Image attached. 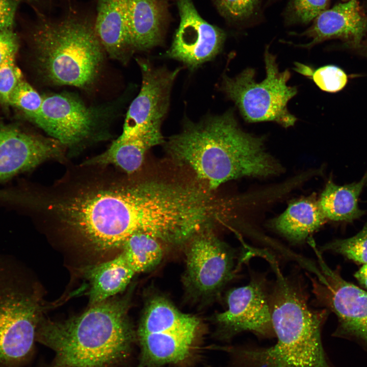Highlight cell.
I'll list each match as a JSON object with an SVG mask.
<instances>
[{
    "mask_svg": "<svg viewBox=\"0 0 367 367\" xmlns=\"http://www.w3.org/2000/svg\"><path fill=\"white\" fill-rule=\"evenodd\" d=\"M58 367H66V366H59Z\"/></svg>",
    "mask_w": 367,
    "mask_h": 367,
    "instance_id": "cell-33",
    "label": "cell"
},
{
    "mask_svg": "<svg viewBox=\"0 0 367 367\" xmlns=\"http://www.w3.org/2000/svg\"><path fill=\"white\" fill-rule=\"evenodd\" d=\"M177 6L180 23L166 55L195 68L220 51L225 34L201 17L192 0H178Z\"/></svg>",
    "mask_w": 367,
    "mask_h": 367,
    "instance_id": "cell-12",
    "label": "cell"
},
{
    "mask_svg": "<svg viewBox=\"0 0 367 367\" xmlns=\"http://www.w3.org/2000/svg\"><path fill=\"white\" fill-rule=\"evenodd\" d=\"M367 30V18L356 0H349L326 9L300 34L311 39L301 47L309 48L324 41L338 38L358 46Z\"/></svg>",
    "mask_w": 367,
    "mask_h": 367,
    "instance_id": "cell-16",
    "label": "cell"
},
{
    "mask_svg": "<svg viewBox=\"0 0 367 367\" xmlns=\"http://www.w3.org/2000/svg\"><path fill=\"white\" fill-rule=\"evenodd\" d=\"M125 300H107L62 322L42 316L36 341L51 349L59 366L106 367L128 353L133 330Z\"/></svg>",
    "mask_w": 367,
    "mask_h": 367,
    "instance_id": "cell-4",
    "label": "cell"
},
{
    "mask_svg": "<svg viewBox=\"0 0 367 367\" xmlns=\"http://www.w3.org/2000/svg\"><path fill=\"white\" fill-rule=\"evenodd\" d=\"M161 242L149 234L137 232L124 242L121 254L135 273L148 271L162 259L163 249Z\"/></svg>",
    "mask_w": 367,
    "mask_h": 367,
    "instance_id": "cell-22",
    "label": "cell"
},
{
    "mask_svg": "<svg viewBox=\"0 0 367 367\" xmlns=\"http://www.w3.org/2000/svg\"><path fill=\"white\" fill-rule=\"evenodd\" d=\"M354 276L362 289L367 291V263L361 265Z\"/></svg>",
    "mask_w": 367,
    "mask_h": 367,
    "instance_id": "cell-31",
    "label": "cell"
},
{
    "mask_svg": "<svg viewBox=\"0 0 367 367\" xmlns=\"http://www.w3.org/2000/svg\"><path fill=\"white\" fill-rule=\"evenodd\" d=\"M320 250L339 254L358 265L367 263V221L355 235L330 242Z\"/></svg>",
    "mask_w": 367,
    "mask_h": 367,
    "instance_id": "cell-23",
    "label": "cell"
},
{
    "mask_svg": "<svg viewBox=\"0 0 367 367\" xmlns=\"http://www.w3.org/2000/svg\"><path fill=\"white\" fill-rule=\"evenodd\" d=\"M20 0H0V30L12 29Z\"/></svg>",
    "mask_w": 367,
    "mask_h": 367,
    "instance_id": "cell-30",
    "label": "cell"
},
{
    "mask_svg": "<svg viewBox=\"0 0 367 367\" xmlns=\"http://www.w3.org/2000/svg\"><path fill=\"white\" fill-rule=\"evenodd\" d=\"M32 38L41 71L50 82L83 87L95 78L103 48L94 21L73 12L53 18L40 13Z\"/></svg>",
    "mask_w": 367,
    "mask_h": 367,
    "instance_id": "cell-5",
    "label": "cell"
},
{
    "mask_svg": "<svg viewBox=\"0 0 367 367\" xmlns=\"http://www.w3.org/2000/svg\"><path fill=\"white\" fill-rule=\"evenodd\" d=\"M37 284L16 257L0 254V367H24L43 307Z\"/></svg>",
    "mask_w": 367,
    "mask_h": 367,
    "instance_id": "cell-6",
    "label": "cell"
},
{
    "mask_svg": "<svg viewBox=\"0 0 367 367\" xmlns=\"http://www.w3.org/2000/svg\"><path fill=\"white\" fill-rule=\"evenodd\" d=\"M314 249L320 269L317 278L311 279L312 292L318 304L337 317L333 335L355 340L367 351V291L345 280Z\"/></svg>",
    "mask_w": 367,
    "mask_h": 367,
    "instance_id": "cell-9",
    "label": "cell"
},
{
    "mask_svg": "<svg viewBox=\"0 0 367 367\" xmlns=\"http://www.w3.org/2000/svg\"><path fill=\"white\" fill-rule=\"evenodd\" d=\"M94 29L103 48L117 57L129 46L126 0H96Z\"/></svg>",
    "mask_w": 367,
    "mask_h": 367,
    "instance_id": "cell-18",
    "label": "cell"
},
{
    "mask_svg": "<svg viewBox=\"0 0 367 367\" xmlns=\"http://www.w3.org/2000/svg\"><path fill=\"white\" fill-rule=\"evenodd\" d=\"M265 63L266 76L260 82L255 80L254 70L248 68L234 77H224L222 89L247 122L273 121L285 127L293 126L297 118L289 111L287 104L297 89L287 85L290 72L279 71L276 58L268 47Z\"/></svg>",
    "mask_w": 367,
    "mask_h": 367,
    "instance_id": "cell-7",
    "label": "cell"
},
{
    "mask_svg": "<svg viewBox=\"0 0 367 367\" xmlns=\"http://www.w3.org/2000/svg\"><path fill=\"white\" fill-rule=\"evenodd\" d=\"M349 1V0H348Z\"/></svg>",
    "mask_w": 367,
    "mask_h": 367,
    "instance_id": "cell-34",
    "label": "cell"
},
{
    "mask_svg": "<svg viewBox=\"0 0 367 367\" xmlns=\"http://www.w3.org/2000/svg\"><path fill=\"white\" fill-rule=\"evenodd\" d=\"M31 121L62 145L73 146L90 136L95 117L77 98L57 94L43 97L41 107Z\"/></svg>",
    "mask_w": 367,
    "mask_h": 367,
    "instance_id": "cell-14",
    "label": "cell"
},
{
    "mask_svg": "<svg viewBox=\"0 0 367 367\" xmlns=\"http://www.w3.org/2000/svg\"><path fill=\"white\" fill-rule=\"evenodd\" d=\"M186 252L188 283L200 294L220 289L233 277L234 256L211 227L202 229L190 239Z\"/></svg>",
    "mask_w": 367,
    "mask_h": 367,
    "instance_id": "cell-11",
    "label": "cell"
},
{
    "mask_svg": "<svg viewBox=\"0 0 367 367\" xmlns=\"http://www.w3.org/2000/svg\"><path fill=\"white\" fill-rule=\"evenodd\" d=\"M135 274L121 253L88 269L86 276L90 283L89 295L91 306L123 291Z\"/></svg>",
    "mask_w": 367,
    "mask_h": 367,
    "instance_id": "cell-21",
    "label": "cell"
},
{
    "mask_svg": "<svg viewBox=\"0 0 367 367\" xmlns=\"http://www.w3.org/2000/svg\"><path fill=\"white\" fill-rule=\"evenodd\" d=\"M269 263L276 276L269 302L277 342L240 351L245 367H331L321 337L329 311L311 308L301 282L285 276L275 258Z\"/></svg>",
    "mask_w": 367,
    "mask_h": 367,
    "instance_id": "cell-3",
    "label": "cell"
},
{
    "mask_svg": "<svg viewBox=\"0 0 367 367\" xmlns=\"http://www.w3.org/2000/svg\"><path fill=\"white\" fill-rule=\"evenodd\" d=\"M129 46L146 50L161 38L164 7L159 0H126Z\"/></svg>",
    "mask_w": 367,
    "mask_h": 367,
    "instance_id": "cell-17",
    "label": "cell"
},
{
    "mask_svg": "<svg viewBox=\"0 0 367 367\" xmlns=\"http://www.w3.org/2000/svg\"><path fill=\"white\" fill-rule=\"evenodd\" d=\"M310 78L320 89L330 93L342 90L348 82L346 72L333 65L324 66L313 70Z\"/></svg>",
    "mask_w": 367,
    "mask_h": 367,
    "instance_id": "cell-26",
    "label": "cell"
},
{
    "mask_svg": "<svg viewBox=\"0 0 367 367\" xmlns=\"http://www.w3.org/2000/svg\"><path fill=\"white\" fill-rule=\"evenodd\" d=\"M227 309L217 315V321L232 334L250 331L257 336H275L266 281L252 277L246 285L230 290Z\"/></svg>",
    "mask_w": 367,
    "mask_h": 367,
    "instance_id": "cell-13",
    "label": "cell"
},
{
    "mask_svg": "<svg viewBox=\"0 0 367 367\" xmlns=\"http://www.w3.org/2000/svg\"><path fill=\"white\" fill-rule=\"evenodd\" d=\"M328 0H290L286 10V20L307 24L326 9Z\"/></svg>",
    "mask_w": 367,
    "mask_h": 367,
    "instance_id": "cell-25",
    "label": "cell"
},
{
    "mask_svg": "<svg viewBox=\"0 0 367 367\" xmlns=\"http://www.w3.org/2000/svg\"><path fill=\"white\" fill-rule=\"evenodd\" d=\"M42 102L43 97L23 78L11 94L9 105L21 110L31 120L39 111Z\"/></svg>",
    "mask_w": 367,
    "mask_h": 367,
    "instance_id": "cell-24",
    "label": "cell"
},
{
    "mask_svg": "<svg viewBox=\"0 0 367 367\" xmlns=\"http://www.w3.org/2000/svg\"><path fill=\"white\" fill-rule=\"evenodd\" d=\"M61 145L15 125L0 124V182L60 156Z\"/></svg>",
    "mask_w": 367,
    "mask_h": 367,
    "instance_id": "cell-15",
    "label": "cell"
},
{
    "mask_svg": "<svg viewBox=\"0 0 367 367\" xmlns=\"http://www.w3.org/2000/svg\"><path fill=\"white\" fill-rule=\"evenodd\" d=\"M366 183L367 171L359 181L343 186L329 180L318 201L327 220L352 222L363 216L358 200Z\"/></svg>",
    "mask_w": 367,
    "mask_h": 367,
    "instance_id": "cell-20",
    "label": "cell"
},
{
    "mask_svg": "<svg viewBox=\"0 0 367 367\" xmlns=\"http://www.w3.org/2000/svg\"><path fill=\"white\" fill-rule=\"evenodd\" d=\"M15 56L8 58L0 64V102L9 104L11 94L23 79L22 72L17 66Z\"/></svg>",
    "mask_w": 367,
    "mask_h": 367,
    "instance_id": "cell-27",
    "label": "cell"
},
{
    "mask_svg": "<svg viewBox=\"0 0 367 367\" xmlns=\"http://www.w3.org/2000/svg\"><path fill=\"white\" fill-rule=\"evenodd\" d=\"M18 40L12 29L0 30V64L8 58L15 56Z\"/></svg>",
    "mask_w": 367,
    "mask_h": 367,
    "instance_id": "cell-29",
    "label": "cell"
},
{
    "mask_svg": "<svg viewBox=\"0 0 367 367\" xmlns=\"http://www.w3.org/2000/svg\"><path fill=\"white\" fill-rule=\"evenodd\" d=\"M142 73L140 92L131 103L122 133L114 141L140 140L150 148L163 142L161 124L169 106L171 88L180 68H156L139 60Z\"/></svg>",
    "mask_w": 367,
    "mask_h": 367,
    "instance_id": "cell-8",
    "label": "cell"
},
{
    "mask_svg": "<svg viewBox=\"0 0 367 367\" xmlns=\"http://www.w3.org/2000/svg\"><path fill=\"white\" fill-rule=\"evenodd\" d=\"M198 320L181 311L164 312L140 323L138 336L142 363H176L190 353Z\"/></svg>",
    "mask_w": 367,
    "mask_h": 367,
    "instance_id": "cell-10",
    "label": "cell"
},
{
    "mask_svg": "<svg viewBox=\"0 0 367 367\" xmlns=\"http://www.w3.org/2000/svg\"><path fill=\"white\" fill-rule=\"evenodd\" d=\"M326 220L319 201L308 198L291 203L285 212L273 221V225L291 242L301 243Z\"/></svg>",
    "mask_w": 367,
    "mask_h": 367,
    "instance_id": "cell-19",
    "label": "cell"
},
{
    "mask_svg": "<svg viewBox=\"0 0 367 367\" xmlns=\"http://www.w3.org/2000/svg\"><path fill=\"white\" fill-rule=\"evenodd\" d=\"M259 0H216L220 11L233 20H243L250 17L258 4Z\"/></svg>",
    "mask_w": 367,
    "mask_h": 367,
    "instance_id": "cell-28",
    "label": "cell"
},
{
    "mask_svg": "<svg viewBox=\"0 0 367 367\" xmlns=\"http://www.w3.org/2000/svg\"><path fill=\"white\" fill-rule=\"evenodd\" d=\"M166 148L175 163L187 167L213 191L231 179L266 177L279 169L265 151L263 139L242 130L231 111L188 122L169 139Z\"/></svg>",
    "mask_w": 367,
    "mask_h": 367,
    "instance_id": "cell-2",
    "label": "cell"
},
{
    "mask_svg": "<svg viewBox=\"0 0 367 367\" xmlns=\"http://www.w3.org/2000/svg\"><path fill=\"white\" fill-rule=\"evenodd\" d=\"M295 70L306 77H310L313 69L307 65L297 62L295 63Z\"/></svg>",
    "mask_w": 367,
    "mask_h": 367,
    "instance_id": "cell-32",
    "label": "cell"
},
{
    "mask_svg": "<svg viewBox=\"0 0 367 367\" xmlns=\"http://www.w3.org/2000/svg\"><path fill=\"white\" fill-rule=\"evenodd\" d=\"M44 208L65 230L98 253L122 249L137 232L167 241L183 216L178 188L160 176L81 186L50 200Z\"/></svg>",
    "mask_w": 367,
    "mask_h": 367,
    "instance_id": "cell-1",
    "label": "cell"
}]
</instances>
